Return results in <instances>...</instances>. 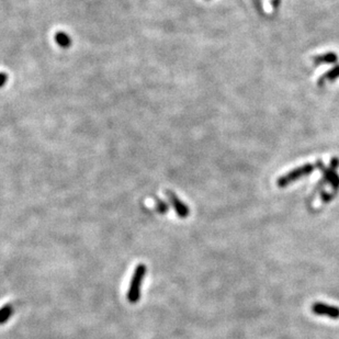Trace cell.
Segmentation results:
<instances>
[{
    "mask_svg": "<svg viewBox=\"0 0 339 339\" xmlns=\"http://www.w3.org/2000/svg\"><path fill=\"white\" fill-rule=\"evenodd\" d=\"M146 266L144 263L137 265V267L134 270L131 278V282L128 290V301L132 304H135L139 301L142 293V284L144 281V278L146 275Z\"/></svg>",
    "mask_w": 339,
    "mask_h": 339,
    "instance_id": "obj_1",
    "label": "cell"
},
{
    "mask_svg": "<svg viewBox=\"0 0 339 339\" xmlns=\"http://www.w3.org/2000/svg\"><path fill=\"white\" fill-rule=\"evenodd\" d=\"M314 170V166L313 165H304L302 166V167H298L294 170H292L291 172H289V174L287 175H284L283 177L281 178H279L278 179V185L280 188H284V187H287V185H289L290 183H292L293 181L297 180V179H300L304 176H307L309 174H311L312 171Z\"/></svg>",
    "mask_w": 339,
    "mask_h": 339,
    "instance_id": "obj_2",
    "label": "cell"
},
{
    "mask_svg": "<svg viewBox=\"0 0 339 339\" xmlns=\"http://www.w3.org/2000/svg\"><path fill=\"white\" fill-rule=\"evenodd\" d=\"M311 310L318 316H326L331 318V320H338L339 318V308L334 307V305L317 302L312 305Z\"/></svg>",
    "mask_w": 339,
    "mask_h": 339,
    "instance_id": "obj_3",
    "label": "cell"
},
{
    "mask_svg": "<svg viewBox=\"0 0 339 339\" xmlns=\"http://www.w3.org/2000/svg\"><path fill=\"white\" fill-rule=\"evenodd\" d=\"M166 196H167L168 198V200L170 201L171 205L172 207H174L175 211H176V213L179 217H181V218H185V217H188L189 214H190V210L188 208V205L183 203L180 199H179L174 192L170 191V190H167L165 192Z\"/></svg>",
    "mask_w": 339,
    "mask_h": 339,
    "instance_id": "obj_4",
    "label": "cell"
},
{
    "mask_svg": "<svg viewBox=\"0 0 339 339\" xmlns=\"http://www.w3.org/2000/svg\"><path fill=\"white\" fill-rule=\"evenodd\" d=\"M325 181H328L334 190L339 189V176L335 172V169H325L323 168Z\"/></svg>",
    "mask_w": 339,
    "mask_h": 339,
    "instance_id": "obj_5",
    "label": "cell"
},
{
    "mask_svg": "<svg viewBox=\"0 0 339 339\" xmlns=\"http://www.w3.org/2000/svg\"><path fill=\"white\" fill-rule=\"evenodd\" d=\"M15 313V308L12 304H6L0 309V325H4L6 322H8L11 316Z\"/></svg>",
    "mask_w": 339,
    "mask_h": 339,
    "instance_id": "obj_6",
    "label": "cell"
},
{
    "mask_svg": "<svg viewBox=\"0 0 339 339\" xmlns=\"http://www.w3.org/2000/svg\"><path fill=\"white\" fill-rule=\"evenodd\" d=\"M55 41L57 42V44L59 46H62V48H68L71 44V40L70 37L66 34L64 32H58L56 36H55Z\"/></svg>",
    "mask_w": 339,
    "mask_h": 339,
    "instance_id": "obj_7",
    "label": "cell"
},
{
    "mask_svg": "<svg viewBox=\"0 0 339 339\" xmlns=\"http://www.w3.org/2000/svg\"><path fill=\"white\" fill-rule=\"evenodd\" d=\"M337 61V55L333 54V53H328V54L321 55L315 58V63L320 64V63H335Z\"/></svg>",
    "mask_w": 339,
    "mask_h": 339,
    "instance_id": "obj_8",
    "label": "cell"
},
{
    "mask_svg": "<svg viewBox=\"0 0 339 339\" xmlns=\"http://www.w3.org/2000/svg\"><path fill=\"white\" fill-rule=\"evenodd\" d=\"M155 204H156V209L161 214H166L168 213V210H169V205L166 203L165 201H163L162 199L159 198H155Z\"/></svg>",
    "mask_w": 339,
    "mask_h": 339,
    "instance_id": "obj_9",
    "label": "cell"
},
{
    "mask_svg": "<svg viewBox=\"0 0 339 339\" xmlns=\"http://www.w3.org/2000/svg\"><path fill=\"white\" fill-rule=\"evenodd\" d=\"M338 76H339V66H337V67L334 68L333 70L328 71L326 75H324L318 84L321 85L322 82H325V81H334V79H336Z\"/></svg>",
    "mask_w": 339,
    "mask_h": 339,
    "instance_id": "obj_10",
    "label": "cell"
},
{
    "mask_svg": "<svg viewBox=\"0 0 339 339\" xmlns=\"http://www.w3.org/2000/svg\"><path fill=\"white\" fill-rule=\"evenodd\" d=\"M336 194H327V192H321V198H322V201L324 203H328L330 202L331 200H333L334 197H335Z\"/></svg>",
    "mask_w": 339,
    "mask_h": 339,
    "instance_id": "obj_11",
    "label": "cell"
},
{
    "mask_svg": "<svg viewBox=\"0 0 339 339\" xmlns=\"http://www.w3.org/2000/svg\"><path fill=\"white\" fill-rule=\"evenodd\" d=\"M6 82H7V76L5 74H0V87H3Z\"/></svg>",
    "mask_w": 339,
    "mask_h": 339,
    "instance_id": "obj_12",
    "label": "cell"
}]
</instances>
